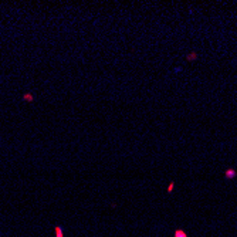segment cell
<instances>
[{
	"label": "cell",
	"mask_w": 237,
	"mask_h": 237,
	"mask_svg": "<svg viewBox=\"0 0 237 237\" xmlns=\"http://www.w3.org/2000/svg\"><path fill=\"white\" fill-rule=\"evenodd\" d=\"M23 99H24V101H30V102H31V101H34V97L30 94V92H27V94H24V95H23Z\"/></svg>",
	"instance_id": "5b68a950"
},
{
	"label": "cell",
	"mask_w": 237,
	"mask_h": 237,
	"mask_svg": "<svg viewBox=\"0 0 237 237\" xmlns=\"http://www.w3.org/2000/svg\"><path fill=\"white\" fill-rule=\"evenodd\" d=\"M175 71H176V73H180V71H182V67H176Z\"/></svg>",
	"instance_id": "52a82bcc"
},
{
	"label": "cell",
	"mask_w": 237,
	"mask_h": 237,
	"mask_svg": "<svg viewBox=\"0 0 237 237\" xmlns=\"http://www.w3.org/2000/svg\"><path fill=\"white\" fill-rule=\"evenodd\" d=\"M54 231H56V237H64V234H63V229H61L60 226H57V227L54 229Z\"/></svg>",
	"instance_id": "277c9868"
},
{
	"label": "cell",
	"mask_w": 237,
	"mask_h": 237,
	"mask_svg": "<svg viewBox=\"0 0 237 237\" xmlns=\"http://www.w3.org/2000/svg\"><path fill=\"white\" fill-rule=\"evenodd\" d=\"M224 176H226V179H234L237 176V171L233 169V168H229V169H226V172H224Z\"/></svg>",
	"instance_id": "6da1fadb"
},
{
	"label": "cell",
	"mask_w": 237,
	"mask_h": 237,
	"mask_svg": "<svg viewBox=\"0 0 237 237\" xmlns=\"http://www.w3.org/2000/svg\"><path fill=\"white\" fill-rule=\"evenodd\" d=\"M173 237H189V236H188V233H186L185 230L178 229V230H175V236Z\"/></svg>",
	"instance_id": "7a4b0ae2"
},
{
	"label": "cell",
	"mask_w": 237,
	"mask_h": 237,
	"mask_svg": "<svg viewBox=\"0 0 237 237\" xmlns=\"http://www.w3.org/2000/svg\"><path fill=\"white\" fill-rule=\"evenodd\" d=\"M173 188H175V183L173 182H171L169 185H168V192L171 193V192H173Z\"/></svg>",
	"instance_id": "8992f818"
},
{
	"label": "cell",
	"mask_w": 237,
	"mask_h": 237,
	"mask_svg": "<svg viewBox=\"0 0 237 237\" xmlns=\"http://www.w3.org/2000/svg\"><path fill=\"white\" fill-rule=\"evenodd\" d=\"M196 58H197V53H196V51H192V53H189L188 56H186V60H188V61H195Z\"/></svg>",
	"instance_id": "3957f363"
}]
</instances>
